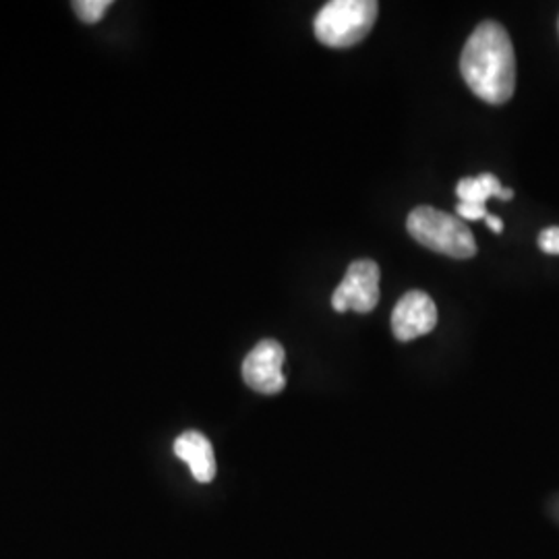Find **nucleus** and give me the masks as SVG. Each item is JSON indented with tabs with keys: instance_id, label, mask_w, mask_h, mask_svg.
Returning a JSON list of instances; mask_svg holds the SVG:
<instances>
[{
	"instance_id": "nucleus-1",
	"label": "nucleus",
	"mask_w": 559,
	"mask_h": 559,
	"mask_svg": "<svg viewBox=\"0 0 559 559\" xmlns=\"http://www.w3.org/2000/svg\"><path fill=\"white\" fill-rule=\"evenodd\" d=\"M460 71L480 100L500 106L516 90V55L506 27L496 21L477 25L464 44Z\"/></svg>"
},
{
	"instance_id": "nucleus-2",
	"label": "nucleus",
	"mask_w": 559,
	"mask_h": 559,
	"mask_svg": "<svg viewBox=\"0 0 559 559\" xmlns=\"http://www.w3.org/2000/svg\"><path fill=\"white\" fill-rule=\"evenodd\" d=\"M406 228L419 245L441 255L454 260H468L477 253V242L471 228L459 218L436 207H415L406 221Z\"/></svg>"
},
{
	"instance_id": "nucleus-3",
	"label": "nucleus",
	"mask_w": 559,
	"mask_h": 559,
	"mask_svg": "<svg viewBox=\"0 0 559 559\" xmlns=\"http://www.w3.org/2000/svg\"><path fill=\"white\" fill-rule=\"evenodd\" d=\"M376 0H332L316 17V36L330 48H348L359 44L378 20Z\"/></svg>"
},
{
	"instance_id": "nucleus-4",
	"label": "nucleus",
	"mask_w": 559,
	"mask_h": 559,
	"mask_svg": "<svg viewBox=\"0 0 559 559\" xmlns=\"http://www.w3.org/2000/svg\"><path fill=\"white\" fill-rule=\"evenodd\" d=\"M380 302V265L360 260L348 265L346 276L332 295V307L338 313H371Z\"/></svg>"
},
{
	"instance_id": "nucleus-5",
	"label": "nucleus",
	"mask_w": 559,
	"mask_h": 559,
	"mask_svg": "<svg viewBox=\"0 0 559 559\" xmlns=\"http://www.w3.org/2000/svg\"><path fill=\"white\" fill-rule=\"evenodd\" d=\"M284 346L276 340H261L260 344L245 357L242 380L260 394H278L286 385Z\"/></svg>"
},
{
	"instance_id": "nucleus-6",
	"label": "nucleus",
	"mask_w": 559,
	"mask_h": 559,
	"mask_svg": "<svg viewBox=\"0 0 559 559\" xmlns=\"http://www.w3.org/2000/svg\"><path fill=\"white\" fill-rule=\"evenodd\" d=\"M438 325V307L423 290H408L392 313V332L400 342L427 336Z\"/></svg>"
},
{
	"instance_id": "nucleus-7",
	"label": "nucleus",
	"mask_w": 559,
	"mask_h": 559,
	"mask_svg": "<svg viewBox=\"0 0 559 559\" xmlns=\"http://www.w3.org/2000/svg\"><path fill=\"white\" fill-rule=\"evenodd\" d=\"M175 454L189 464L191 475L200 483H210L216 477V456L210 440L200 431H187L175 441Z\"/></svg>"
},
{
	"instance_id": "nucleus-8",
	"label": "nucleus",
	"mask_w": 559,
	"mask_h": 559,
	"mask_svg": "<svg viewBox=\"0 0 559 559\" xmlns=\"http://www.w3.org/2000/svg\"><path fill=\"white\" fill-rule=\"evenodd\" d=\"M501 182L496 175L485 173L477 179H462L456 185V195L460 203H477L485 205L489 198H500Z\"/></svg>"
},
{
	"instance_id": "nucleus-9",
	"label": "nucleus",
	"mask_w": 559,
	"mask_h": 559,
	"mask_svg": "<svg viewBox=\"0 0 559 559\" xmlns=\"http://www.w3.org/2000/svg\"><path fill=\"white\" fill-rule=\"evenodd\" d=\"M75 13L80 15V20L85 23H98L104 17V13L110 7V0H81V2H73Z\"/></svg>"
},
{
	"instance_id": "nucleus-10",
	"label": "nucleus",
	"mask_w": 559,
	"mask_h": 559,
	"mask_svg": "<svg viewBox=\"0 0 559 559\" xmlns=\"http://www.w3.org/2000/svg\"><path fill=\"white\" fill-rule=\"evenodd\" d=\"M539 247L543 253L547 255H559V228L558 226H551V228H545L539 235Z\"/></svg>"
},
{
	"instance_id": "nucleus-11",
	"label": "nucleus",
	"mask_w": 559,
	"mask_h": 559,
	"mask_svg": "<svg viewBox=\"0 0 559 559\" xmlns=\"http://www.w3.org/2000/svg\"><path fill=\"white\" fill-rule=\"evenodd\" d=\"M456 214L462 221H485L489 216L487 207L485 205H477V203H459L456 207Z\"/></svg>"
},
{
	"instance_id": "nucleus-12",
	"label": "nucleus",
	"mask_w": 559,
	"mask_h": 559,
	"mask_svg": "<svg viewBox=\"0 0 559 559\" xmlns=\"http://www.w3.org/2000/svg\"><path fill=\"white\" fill-rule=\"evenodd\" d=\"M485 222H487V226H489L493 233H498V235L503 233V222H501L500 218H496V216H491V214H489V216L485 218Z\"/></svg>"
},
{
	"instance_id": "nucleus-13",
	"label": "nucleus",
	"mask_w": 559,
	"mask_h": 559,
	"mask_svg": "<svg viewBox=\"0 0 559 559\" xmlns=\"http://www.w3.org/2000/svg\"><path fill=\"white\" fill-rule=\"evenodd\" d=\"M514 198V191L512 189H501L500 200L510 201Z\"/></svg>"
}]
</instances>
